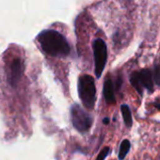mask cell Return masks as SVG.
Listing matches in <instances>:
<instances>
[{"label":"cell","instance_id":"cell-1","mask_svg":"<svg viewBox=\"0 0 160 160\" xmlns=\"http://www.w3.org/2000/svg\"><path fill=\"white\" fill-rule=\"evenodd\" d=\"M42 51L49 56L63 58L70 53V46L63 35L56 30H44L37 38Z\"/></svg>","mask_w":160,"mask_h":160},{"label":"cell","instance_id":"cell-2","mask_svg":"<svg viewBox=\"0 0 160 160\" xmlns=\"http://www.w3.org/2000/svg\"><path fill=\"white\" fill-rule=\"evenodd\" d=\"M78 93L82 104L87 109H92L95 104V82L94 79L89 75H81L78 81Z\"/></svg>","mask_w":160,"mask_h":160},{"label":"cell","instance_id":"cell-3","mask_svg":"<svg viewBox=\"0 0 160 160\" xmlns=\"http://www.w3.org/2000/svg\"><path fill=\"white\" fill-rule=\"evenodd\" d=\"M71 118L73 127L80 133H85L90 130L92 119L78 105H73L71 108Z\"/></svg>","mask_w":160,"mask_h":160},{"label":"cell","instance_id":"cell-4","mask_svg":"<svg viewBox=\"0 0 160 160\" xmlns=\"http://www.w3.org/2000/svg\"><path fill=\"white\" fill-rule=\"evenodd\" d=\"M92 48H93L94 61H95V74L99 78L102 75V72L107 63V58H108L107 45L102 39H96L93 42Z\"/></svg>","mask_w":160,"mask_h":160},{"label":"cell","instance_id":"cell-5","mask_svg":"<svg viewBox=\"0 0 160 160\" xmlns=\"http://www.w3.org/2000/svg\"><path fill=\"white\" fill-rule=\"evenodd\" d=\"M130 81L139 94H142L143 88L148 91L152 90V79L150 70L144 69L140 72H134L131 74Z\"/></svg>","mask_w":160,"mask_h":160},{"label":"cell","instance_id":"cell-6","mask_svg":"<svg viewBox=\"0 0 160 160\" xmlns=\"http://www.w3.org/2000/svg\"><path fill=\"white\" fill-rule=\"evenodd\" d=\"M104 97L108 105L115 104V96L113 92V84L110 79L106 80L104 85Z\"/></svg>","mask_w":160,"mask_h":160},{"label":"cell","instance_id":"cell-7","mask_svg":"<svg viewBox=\"0 0 160 160\" xmlns=\"http://www.w3.org/2000/svg\"><path fill=\"white\" fill-rule=\"evenodd\" d=\"M121 111H122V117H123V121H124V123L125 125L129 128L132 126V123H133V120H132V114H131V111H130V108L128 106L126 105H122L121 107Z\"/></svg>","mask_w":160,"mask_h":160},{"label":"cell","instance_id":"cell-8","mask_svg":"<svg viewBox=\"0 0 160 160\" xmlns=\"http://www.w3.org/2000/svg\"><path fill=\"white\" fill-rule=\"evenodd\" d=\"M131 147V143L128 139H123L121 143L120 146V150H119V160H123L125 158V156L127 155V153L129 152Z\"/></svg>","mask_w":160,"mask_h":160},{"label":"cell","instance_id":"cell-9","mask_svg":"<svg viewBox=\"0 0 160 160\" xmlns=\"http://www.w3.org/2000/svg\"><path fill=\"white\" fill-rule=\"evenodd\" d=\"M110 152V148L109 147H105L103 148V150L99 152V154L96 157V160H105V158L108 156V154Z\"/></svg>","mask_w":160,"mask_h":160},{"label":"cell","instance_id":"cell-10","mask_svg":"<svg viewBox=\"0 0 160 160\" xmlns=\"http://www.w3.org/2000/svg\"><path fill=\"white\" fill-rule=\"evenodd\" d=\"M154 81L158 86H160V65H157L154 68Z\"/></svg>","mask_w":160,"mask_h":160},{"label":"cell","instance_id":"cell-11","mask_svg":"<svg viewBox=\"0 0 160 160\" xmlns=\"http://www.w3.org/2000/svg\"><path fill=\"white\" fill-rule=\"evenodd\" d=\"M154 106H155L156 108H158V109L160 110V101H159V102H155V103H154Z\"/></svg>","mask_w":160,"mask_h":160},{"label":"cell","instance_id":"cell-12","mask_svg":"<svg viewBox=\"0 0 160 160\" xmlns=\"http://www.w3.org/2000/svg\"><path fill=\"white\" fill-rule=\"evenodd\" d=\"M108 122H109V119H108V118H105V119H104V123H105V124H108Z\"/></svg>","mask_w":160,"mask_h":160}]
</instances>
